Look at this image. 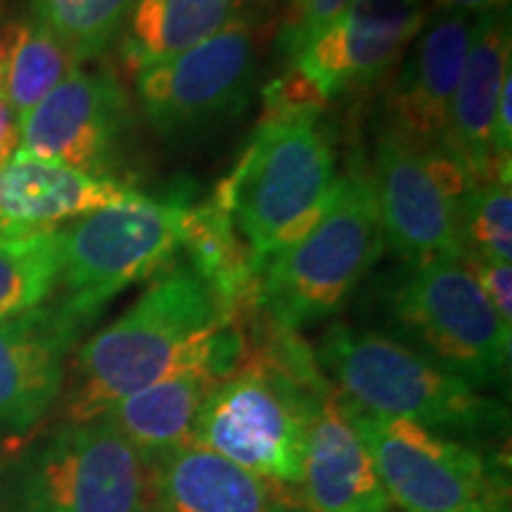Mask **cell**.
Here are the masks:
<instances>
[{
  "label": "cell",
  "mask_w": 512,
  "mask_h": 512,
  "mask_svg": "<svg viewBox=\"0 0 512 512\" xmlns=\"http://www.w3.org/2000/svg\"><path fill=\"white\" fill-rule=\"evenodd\" d=\"M185 214L188 204L181 200L162 202L140 192L69 223L60 230V302L93 323L117 294L174 266Z\"/></svg>",
  "instance_id": "9"
},
{
  "label": "cell",
  "mask_w": 512,
  "mask_h": 512,
  "mask_svg": "<svg viewBox=\"0 0 512 512\" xmlns=\"http://www.w3.org/2000/svg\"><path fill=\"white\" fill-rule=\"evenodd\" d=\"M316 361L358 411L406 418L448 437H489L508 427V408L448 373L401 339L332 323Z\"/></svg>",
  "instance_id": "4"
},
{
  "label": "cell",
  "mask_w": 512,
  "mask_h": 512,
  "mask_svg": "<svg viewBox=\"0 0 512 512\" xmlns=\"http://www.w3.org/2000/svg\"><path fill=\"white\" fill-rule=\"evenodd\" d=\"M133 112L117 76L76 69L19 119V150L88 176L121 181Z\"/></svg>",
  "instance_id": "12"
},
{
  "label": "cell",
  "mask_w": 512,
  "mask_h": 512,
  "mask_svg": "<svg viewBox=\"0 0 512 512\" xmlns=\"http://www.w3.org/2000/svg\"><path fill=\"white\" fill-rule=\"evenodd\" d=\"M131 8L133 0H31V17L83 64L119 43Z\"/></svg>",
  "instance_id": "25"
},
{
  "label": "cell",
  "mask_w": 512,
  "mask_h": 512,
  "mask_svg": "<svg viewBox=\"0 0 512 512\" xmlns=\"http://www.w3.org/2000/svg\"><path fill=\"white\" fill-rule=\"evenodd\" d=\"M60 230L0 233V320L36 309L60 285Z\"/></svg>",
  "instance_id": "24"
},
{
  "label": "cell",
  "mask_w": 512,
  "mask_h": 512,
  "mask_svg": "<svg viewBox=\"0 0 512 512\" xmlns=\"http://www.w3.org/2000/svg\"><path fill=\"white\" fill-rule=\"evenodd\" d=\"M19 150V117L10 102L0 95V169Z\"/></svg>",
  "instance_id": "29"
},
{
  "label": "cell",
  "mask_w": 512,
  "mask_h": 512,
  "mask_svg": "<svg viewBox=\"0 0 512 512\" xmlns=\"http://www.w3.org/2000/svg\"><path fill=\"white\" fill-rule=\"evenodd\" d=\"M382 252L373 176L354 164L337 176L311 228L261 264L256 311L292 332L335 316Z\"/></svg>",
  "instance_id": "5"
},
{
  "label": "cell",
  "mask_w": 512,
  "mask_h": 512,
  "mask_svg": "<svg viewBox=\"0 0 512 512\" xmlns=\"http://www.w3.org/2000/svg\"><path fill=\"white\" fill-rule=\"evenodd\" d=\"M242 351L245 335L240 344L188 363L150 387L126 396L102 418L110 420L140 456L155 463L166 453L192 444L204 406L238 366Z\"/></svg>",
  "instance_id": "18"
},
{
  "label": "cell",
  "mask_w": 512,
  "mask_h": 512,
  "mask_svg": "<svg viewBox=\"0 0 512 512\" xmlns=\"http://www.w3.org/2000/svg\"><path fill=\"white\" fill-rule=\"evenodd\" d=\"M467 271L472 273L479 290L494 306L496 316L501 318L505 328L512 330V264L494 259H477V256H463L460 259Z\"/></svg>",
  "instance_id": "28"
},
{
  "label": "cell",
  "mask_w": 512,
  "mask_h": 512,
  "mask_svg": "<svg viewBox=\"0 0 512 512\" xmlns=\"http://www.w3.org/2000/svg\"><path fill=\"white\" fill-rule=\"evenodd\" d=\"M278 512H309V510L297 508V505H280V510H278Z\"/></svg>",
  "instance_id": "33"
},
{
  "label": "cell",
  "mask_w": 512,
  "mask_h": 512,
  "mask_svg": "<svg viewBox=\"0 0 512 512\" xmlns=\"http://www.w3.org/2000/svg\"><path fill=\"white\" fill-rule=\"evenodd\" d=\"M242 318L190 264L152 280L117 320L76 349L64 375L62 422L107 415L174 370L242 342Z\"/></svg>",
  "instance_id": "1"
},
{
  "label": "cell",
  "mask_w": 512,
  "mask_h": 512,
  "mask_svg": "<svg viewBox=\"0 0 512 512\" xmlns=\"http://www.w3.org/2000/svg\"><path fill=\"white\" fill-rule=\"evenodd\" d=\"M86 325L62 302L0 320V432H27L46 418Z\"/></svg>",
  "instance_id": "15"
},
{
  "label": "cell",
  "mask_w": 512,
  "mask_h": 512,
  "mask_svg": "<svg viewBox=\"0 0 512 512\" xmlns=\"http://www.w3.org/2000/svg\"><path fill=\"white\" fill-rule=\"evenodd\" d=\"M465 512H510V503H508V494H498L494 498H486V501L472 505Z\"/></svg>",
  "instance_id": "31"
},
{
  "label": "cell",
  "mask_w": 512,
  "mask_h": 512,
  "mask_svg": "<svg viewBox=\"0 0 512 512\" xmlns=\"http://www.w3.org/2000/svg\"><path fill=\"white\" fill-rule=\"evenodd\" d=\"M384 313L403 344L477 389L508 377L512 330L460 259L403 264L389 275Z\"/></svg>",
  "instance_id": "6"
},
{
  "label": "cell",
  "mask_w": 512,
  "mask_h": 512,
  "mask_svg": "<svg viewBox=\"0 0 512 512\" xmlns=\"http://www.w3.org/2000/svg\"><path fill=\"white\" fill-rule=\"evenodd\" d=\"M370 176L384 247L401 264L463 259L460 202L472 183L444 150H420L382 126Z\"/></svg>",
  "instance_id": "11"
},
{
  "label": "cell",
  "mask_w": 512,
  "mask_h": 512,
  "mask_svg": "<svg viewBox=\"0 0 512 512\" xmlns=\"http://www.w3.org/2000/svg\"><path fill=\"white\" fill-rule=\"evenodd\" d=\"M503 8H510V0H430V10L458 12V15L470 17H479L484 15V12H494Z\"/></svg>",
  "instance_id": "30"
},
{
  "label": "cell",
  "mask_w": 512,
  "mask_h": 512,
  "mask_svg": "<svg viewBox=\"0 0 512 512\" xmlns=\"http://www.w3.org/2000/svg\"><path fill=\"white\" fill-rule=\"evenodd\" d=\"M427 19V0H354L290 60L323 102L368 88L401 62Z\"/></svg>",
  "instance_id": "13"
},
{
  "label": "cell",
  "mask_w": 512,
  "mask_h": 512,
  "mask_svg": "<svg viewBox=\"0 0 512 512\" xmlns=\"http://www.w3.org/2000/svg\"><path fill=\"white\" fill-rule=\"evenodd\" d=\"M299 496V505L309 512H389L392 508L366 441L335 387L320 396L313 408Z\"/></svg>",
  "instance_id": "17"
},
{
  "label": "cell",
  "mask_w": 512,
  "mask_h": 512,
  "mask_svg": "<svg viewBox=\"0 0 512 512\" xmlns=\"http://www.w3.org/2000/svg\"><path fill=\"white\" fill-rule=\"evenodd\" d=\"M12 19L8 15V8H5V3L0 0V76H3V57H5V43H8V34H10V27H12Z\"/></svg>",
  "instance_id": "32"
},
{
  "label": "cell",
  "mask_w": 512,
  "mask_h": 512,
  "mask_svg": "<svg viewBox=\"0 0 512 512\" xmlns=\"http://www.w3.org/2000/svg\"><path fill=\"white\" fill-rule=\"evenodd\" d=\"M273 486L209 448L188 444L152 463L147 512H278Z\"/></svg>",
  "instance_id": "20"
},
{
  "label": "cell",
  "mask_w": 512,
  "mask_h": 512,
  "mask_svg": "<svg viewBox=\"0 0 512 512\" xmlns=\"http://www.w3.org/2000/svg\"><path fill=\"white\" fill-rule=\"evenodd\" d=\"M320 107L264 112L259 128L216 188L256 268L311 228L337 181L335 147Z\"/></svg>",
  "instance_id": "3"
},
{
  "label": "cell",
  "mask_w": 512,
  "mask_h": 512,
  "mask_svg": "<svg viewBox=\"0 0 512 512\" xmlns=\"http://www.w3.org/2000/svg\"><path fill=\"white\" fill-rule=\"evenodd\" d=\"M347 401V399H344ZM349 406L389 501L403 512H465L508 494L479 448L406 418Z\"/></svg>",
  "instance_id": "10"
},
{
  "label": "cell",
  "mask_w": 512,
  "mask_h": 512,
  "mask_svg": "<svg viewBox=\"0 0 512 512\" xmlns=\"http://www.w3.org/2000/svg\"><path fill=\"white\" fill-rule=\"evenodd\" d=\"M136 188L114 178L88 176L64 164L17 150L0 169V233L57 230L112 204L133 200Z\"/></svg>",
  "instance_id": "19"
},
{
  "label": "cell",
  "mask_w": 512,
  "mask_h": 512,
  "mask_svg": "<svg viewBox=\"0 0 512 512\" xmlns=\"http://www.w3.org/2000/svg\"><path fill=\"white\" fill-rule=\"evenodd\" d=\"M81 62L34 17H15L5 43L0 95L19 119L72 76Z\"/></svg>",
  "instance_id": "23"
},
{
  "label": "cell",
  "mask_w": 512,
  "mask_h": 512,
  "mask_svg": "<svg viewBox=\"0 0 512 512\" xmlns=\"http://www.w3.org/2000/svg\"><path fill=\"white\" fill-rule=\"evenodd\" d=\"M510 79V8L484 12L475 22L470 53L451 100L444 136V152L465 171L472 185L498 181L491 157V131L503 86Z\"/></svg>",
  "instance_id": "16"
},
{
  "label": "cell",
  "mask_w": 512,
  "mask_h": 512,
  "mask_svg": "<svg viewBox=\"0 0 512 512\" xmlns=\"http://www.w3.org/2000/svg\"><path fill=\"white\" fill-rule=\"evenodd\" d=\"M463 256L512 264V183L470 185L460 202Z\"/></svg>",
  "instance_id": "26"
},
{
  "label": "cell",
  "mask_w": 512,
  "mask_h": 512,
  "mask_svg": "<svg viewBox=\"0 0 512 512\" xmlns=\"http://www.w3.org/2000/svg\"><path fill=\"white\" fill-rule=\"evenodd\" d=\"M477 17L430 10L396 64L384 128L420 150H444L448 110L463 74Z\"/></svg>",
  "instance_id": "14"
},
{
  "label": "cell",
  "mask_w": 512,
  "mask_h": 512,
  "mask_svg": "<svg viewBox=\"0 0 512 512\" xmlns=\"http://www.w3.org/2000/svg\"><path fill=\"white\" fill-rule=\"evenodd\" d=\"M271 0H133L119 53L133 72L183 53L245 17H266Z\"/></svg>",
  "instance_id": "21"
},
{
  "label": "cell",
  "mask_w": 512,
  "mask_h": 512,
  "mask_svg": "<svg viewBox=\"0 0 512 512\" xmlns=\"http://www.w3.org/2000/svg\"><path fill=\"white\" fill-rule=\"evenodd\" d=\"M264 320L256 342L245 335L240 363L211 394L192 444L299 494L313 408L332 382L302 339Z\"/></svg>",
  "instance_id": "2"
},
{
  "label": "cell",
  "mask_w": 512,
  "mask_h": 512,
  "mask_svg": "<svg viewBox=\"0 0 512 512\" xmlns=\"http://www.w3.org/2000/svg\"><path fill=\"white\" fill-rule=\"evenodd\" d=\"M183 249L188 264L240 318L256 311L259 268L235 223L214 200L188 207Z\"/></svg>",
  "instance_id": "22"
},
{
  "label": "cell",
  "mask_w": 512,
  "mask_h": 512,
  "mask_svg": "<svg viewBox=\"0 0 512 512\" xmlns=\"http://www.w3.org/2000/svg\"><path fill=\"white\" fill-rule=\"evenodd\" d=\"M351 3L354 0H290V10L278 31V50L287 57V62Z\"/></svg>",
  "instance_id": "27"
},
{
  "label": "cell",
  "mask_w": 512,
  "mask_h": 512,
  "mask_svg": "<svg viewBox=\"0 0 512 512\" xmlns=\"http://www.w3.org/2000/svg\"><path fill=\"white\" fill-rule=\"evenodd\" d=\"M266 17H245L207 41L136 72L140 112L169 145L200 143L238 119L254 95Z\"/></svg>",
  "instance_id": "8"
},
{
  "label": "cell",
  "mask_w": 512,
  "mask_h": 512,
  "mask_svg": "<svg viewBox=\"0 0 512 512\" xmlns=\"http://www.w3.org/2000/svg\"><path fill=\"white\" fill-rule=\"evenodd\" d=\"M152 463L107 418L62 422L5 475L0 512H147Z\"/></svg>",
  "instance_id": "7"
}]
</instances>
